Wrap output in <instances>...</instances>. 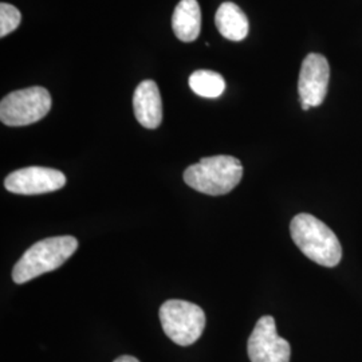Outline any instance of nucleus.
Listing matches in <instances>:
<instances>
[{
  "instance_id": "7ed1b4c3",
  "label": "nucleus",
  "mask_w": 362,
  "mask_h": 362,
  "mask_svg": "<svg viewBox=\"0 0 362 362\" xmlns=\"http://www.w3.org/2000/svg\"><path fill=\"white\" fill-rule=\"evenodd\" d=\"M242 177V163L233 156L204 157L184 172V181L191 188L211 196L231 192Z\"/></svg>"
},
{
  "instance_id": "f257e3e1",
  "label": "nucleus",
  "mask_w": 362,
  "mask_h": 362,
  "mask_svg": "<svg viewBox=\"0 0 362 362\" xmlns=\"http://www.w3.org/2000/svg\"><path fill=\"white\" fill-rule=\"evenodd\" d=\"M290 233L298 248L321 266L334 267L342 258V248L336 233L313 215H297L290 223Z\"/></svg>"
},
{
  "instance_id": "f8f14e48",
  "label": "nucleus",
  "mask_w": 362,
  "mask_h": 362,
  "mask_svg": "<svg viewBox=\"0 0 362 362\" xmlns=\"http://www.w3.org/2000/svg\"><path fill=\"white\" fill-rule=\"evenodd\" d=\"M189 88L194 94L204 98H218L226 89L223 77L209 70H197L189 77Z\"/></svg>"
},
{
  "instance_id": "423d86ee",
  "label": "nucleus",
  "mask_w": 362,
  "mask_h": 362,
  "mask_svg": "<svg viewBox=\"0 0 362 362\" xmlns=\"http://www.w3.org/2000/svg\"><path fill=\"white\" fill-rule=\"evenodd\" d=\"M248 357L251 362H290L291 348L285 338L278 336L272 315L259 320L248 338Z\"/></svg>"
},
{
  "instance_id": "9d476101",
  "label": "nucleus",
  "mask_w": 362,
  "mask_h": 362,
  "mask_svg": "<svg viewBox=\"0 0 362 362\" xmlns=\"http://www.w3.org/2000/svg\"><path fill=\"white\" fill-rule=\"evenodd\" d=\"M172 28L181 42L189 43L199 38L202 28V11L196 0H181L172 16Z\"/></svg>"
},
{
  "instance_id": "20e7f679",
  "label": "nucleus",
  "mask_w": 362,
  "mask_h": 362,
  "mask_svg": "<svg viewBox=\"0 0 362 362\" xmlns=\"http://www.w3.org/2000/svg\"><path fill=\"white\" fill-rule=\"evenodd\" d=\"M158 315L164 333L180 346L194 344L206 327L204 310L187 300L169 299L161 305Z\"/></svg>"
},
{
  "instance_id": "6e6552de",
  "label": "nucleus",
  "mask_w": 362,
  "mask_h": 362,
  "mask_svg": "<svg viewBox=\"0 0 362 362\" xmlns=\"http://www.w3.org/2000/svg\"><path fill=\"white\" fill-rule=\"evenodd\" d=\"M65 184L66 176L61 170L45 167L18 169L4 180L6 189L16 194H49L64 188Z\"/></svg>"
},
{
  "instance_id": "ddd939ff",
  "label": "nucleus",
  "mask_w": 362,
  "mask_h": 362,
  "mask_svg": "<svg viewBox=\"0 0 362 362\" xmlns=\"http://www.w3.org/2000/svg\"><path fill=\"white\" fill-rule=\"evenodd\" d=\"M22 15L16 7L8 3L0 4V37L4 38L6 35L11 34L21 25Z\"/></svg>"
},
{
  "instance_id": "0eeeda50",
  "label": "nucleus",
  "mask_w": 362,
  "mask_h": 362,
  "mask_svg": "<svg viewBox=\"0 0 362 362\" xmlns=\"http://www.w3.org/2000/svg\"><path fill=\"white\" fill-rule=\"evenodd\" d=\"M330 81V66L321 54H309L299 71L298 91L303 110L320 106L325 101Z\"/></svg>"
},
{
  "instance_id": "1a4fd4ad",
  "label": "nucleus",
  "mask_w": 362,
  "mask_h": 362,
  "mask_svg": "<svg viewBox=\"0 0 362 362\" xmlns=\"http://www.w3.org/2000/svg\"><path fill=\"white\" fill-rule=\"evenodd\" d=\"M133 110L146 129H156L163 121V101L155 81H143L133 95Z\"/></svg>"
},
{
  "instance_id": "39448f33",
  "label": "nucleus",
  "mask_w": 362,
  "mask_h": 362,
  "mask_svg": "<svg viewBox=\"0 0 362 362\" xmlns=\"http://www.w3.org/2000/svg\"><path fill=\"white\" fill-rule=\"evenodd\" d=\"M52 109V95L34 86L13 91L0 103V119L7 127H26L38 122Z\"/></svg>"
},
{
  "instance_id": "4468645a",
  "label": "nucleus",
  "mask_w": 362,
  "mask_h": 362,
  "mask_svg": "<svg viewBox=\"0 0 362 362\" xmlns=\"http://www.w3.org/2000/svg\"><path fill=\"white\" fill-rule=\"evenodd\" d=\"M115 362H140L136 357H132V356H121L118 357Z\"/></svg>"
},
{
  "instance_id": "f03ea898",
  "label": "nucleus",
  "mask_w": 362,
  "mask_h": 362,
  "mask_svg": "<svg viewBox=\"0 0 362 362\" xmlns=\"http://www.w3.org/2000/svg\"><path fill=\"white\" fill-rule=\"evenodd\" d=\"M78 240L74 236H52L33 245L13 266L15 284L23 285L31 279L54 272L77 251Z\"/></svg>"
},
{
  "instance_id": "9b49d317",
  "label": "nucleus",
  "mask_w": 362,
  "mask_h": 362,
  "mask_svg": "<svg viewBox=\"0 0 362 362\" xmlns=\"http://www.w3.org/2000/svg\"><path fill=\"white\" fill-rule=\"evenodd\" d=\"M215 23L220 34L228 40L240 42L248 35V19L239 6L226 1L220 6L215 15Z\"/></svg>"
}]
</instances>
